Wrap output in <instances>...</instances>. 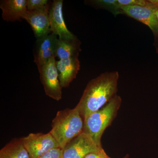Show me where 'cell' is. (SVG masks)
Here are the masks:
<instances>
[{"label": "cell", "instance_id": "7a4b0ae2", "mask_svg": "<svg viewBox=\"0 0 158 158\" xmlns=\"http://www.w3.org/2000/svg\"><path fill=\"white\" fill-rule=\"evenodd\" d=\"M84 120L77 108L65 109L57 112L49 133L63 149L84 131Z\"/></svg>", "mask_w": 158, "mask_h": 158}, {"label": "cell", "instance_id": "ffe728a7", "mask_svg": "<svg viewBox=\"0 0 158 158\" xmlns=\"http://www.w3.org/2000/svg\"><path fill=\"white\" fill-rule=\"evenodd\" d=\"M154 35L153 45L155 48L156 52L158 53V30L153 33Z\"/></svg>", "mask_w": 158, "mask_h": 158}, {"label": "cell", "instance_id": "8fae6325", "mask_svg": "<svg viewBox=\"0 0 158 158\" xmlns=\"http://www.w3.org/2000/svg\"><path fill=\"white\" fill-rule=\"evenodd\" d=\"M79 56L66 59L56 61L57 70L62 88L68 87L74 79L76 78L80 69Z\"/></svg>", "mask_w": 158, "mask_h": 158}, {"label": "cell", "instance_id": "9c48e42d", "mask_svg": "<svg viewBox=\"0 0 158 158\" xmlns=\"http://www.w3.org/2000/svg\"><path fill=\"white\" fill-rule=\"evenodd\" d=\"M150 1L148 6H127L121 8L124 14L147 26L153 33L158 30V22L155 13V5Z\"/></svg>", "mask_w": 158, "mask_h": 158}, {"label": "cell", "instance_id": "7402d4cb", "mask_svg": "<svg viewBox=\"0 0 158 158\" xmlns=\"http://www.w3.org/2000/svg\"><path fill=\"white\" fill-rule=\"evenodd\" d=\"M122 158H130L129 155L128 154H127L126 155L124 156Z\"/></svg>", "mask_w": 158, "mask_h": 158}, {"label": "cell", "instance_id": "ac0fdd59", "mask_svg": "<svg viewBox=\"0 0 158 158\" xmlns=\"http://www.w3.org/2000/svg\"><path fill=\"white\" fill-rule=\"evenodd\" d=\"M38 158H63V149L60 147L53 148Z\"/></svg>", "mask_w": 158, "mask_h": 158}, {"label": "cell", "instance_id": "277c9868", "mask_svg": "<svg viewBox=\"0 0 158 158\" xmlns=\"http://www.w3.org/2000/svg\"><path fill=\"white\" fill-rule=\"evenodd\" d=\"M38 70L45 94L57 101L60 100L62 88L59 81L56 57L50 59Z\"/></svg>", "mask_w": 158, "mask_h": 158}, {"label": "cell", "instance_id": "5b68a950", "mask_svg": "<svg viewBox=\"0 0 158 158\" xmlns=\"http://www.w3.org/2000/svg\"><path fill=\"white\" fill-rule=\"evenodd\" d=\"M21 139L31 158H38L53 148L60 147L49 132L31 133Z\"/></svg>", "mask_w": 158, "mask_h": 158}, {"label": "cell", "instance_id": "5bb4252c", "mask_svg": "<svg viewBox=\"0 0 158 158\" xmlns=\"http://www.w3.org/2000/svg\"><path fill=\"white\" fill-rule=\"evenodd\" d=\"M0 158H31L21 138L11 141L0 150Z\"/></svg>", "mask_w": 158, "mask_h": 158}, {"label": "cell", "instance_id": "30bf717a", "mask_svg": "<svg viewBox=\"0 0 158 158\" xmlns=\"http://www.w3.org/2000/svg\"><path fill=\"white\" fill-rule=\"evenodd\" d=\"M58 37L51 32L37 39L34 62L38 70L52 57H56V43Z\"/></svg>", "mask_w": 158, "mask_h": 158}, {"label": "cell", "instance_id": "44dd1931", "mask_svg": "<svg viewBox=\"0 0 158 158\" xmlns=\"http://www.w3.org/2000/svg\"><path fill=\"white\" fill-rule=\"evenodd\" d=\"M152 2L154 3V4L155 5V13L156 19L157 20L158 22V4L156 2V0H152Z\"/></svg>", "mask_w": 158, "mask_h": 158}, {"label": "cell", "instance_id": "ba28073f", "mask_svg": "<svg viewBox=\"0 0 158 158\" xmlns=\"http://www.w3.org/2000/svg\"><path fill=\"white\" fill-rule=\"evenodd\" d=\"M51 6L48 4L44 8L33 11H27L23 16L31 25L35 37L38 38L51 33L49 11Z\"/></svg>", "mask_w": 158, "mask_h": 158}, {"label": "cell", "instance_id": "e0dca14e", "mask_svg": "<svg viewBox=\"0 0 158 158\" xmlns=\"http://www.w3.org/2000/svg\"><path fill=\"white\" fill-rule=\"evenodd\" d=\"M120 7L127 6H149L151 4L150 1L144 0H117Z\"/></svg>", "mask_w": 158, "mask_h": 158}, {"label": "cell", "instance_id": "52a82bcc", "mask_svg": "<svg viewBox=\"0 0 158 158\" xmlns=\"http://www.w3.org/2000/svg\"><path fill=\"white\" fill-rule=\"evenodd\" d=\"M63 4L62 0H55L51 5L49 15L51 32L60 39H73L76 37L67 28L63 18Z\"/></svg>", "mask_w": 158, "mask_h": 158}, {"label": "cell", "instance_id": "9a60e30c", "mask_svg": "<svg viewBox=\"0 0 158 158\" xmlns=\"http://www.w3.org/2000/svg\"><path fill=\"white\" fill-rule=\"evenodd\" d=\"M88 2L98 9H106L110 11L115 16L124 14L117 0H93Z\"/></svg>", "mask_w": 158, "mask_h": 158}, {"label": "cell", "instance_id": "8992f818", "mask_svg": "<svg viewBox=\"0 0 158 158\" xmlns=\"http://www.w3.org/2000/svg\"><path fill=\"white\" fill-rule=\"evenodd\" d=\"M102 148L96 144L92 138L83 132L74 138L63 149V158H84L90 153Z\"/></svg>", "mask_w": 158, "mask_h": 158}, {"label": "cell", "instance_id": "7c38bea8", "mask_svg": "<svg viewBox=\"0 0 158 158\" xmlns=\"http://www.w3.org/2000/svg\"><path fill=\"white\" fill-rule=\"evenodd\" d=\"M0 8L4 20L19 21L27 11V0H2L0 2Z\"/></svg>", "mask_w": 158, "mask_h": 158}, {"label": "cell", "instance_id": "3957f363", "mask_svg": "<svg viewBox=\"0 0 158 158\" xmlns=\"http://www.w3.org/2000/svg\"><path fill=\"white\" fill-rule=\"evenodd\" d=\"M122 102L120 96L116 95L104 106L84 119L83 132L90 136L96 144L102 145L103 134L116 118Z\"/></svg>", "mask_w": 158, "mask_h": 158}, {"label": "cell", "instance_id": "6da1fadb", "mask_svg": "<svg viewBox=\"0 0 158 158\" xmlns=\"http://www.w3.org/2000/svg\"><path fill=\"white\" fill-rule=\"evenodd\" d=\"M119 73L106 72L88 82L76 106L83 119L113 99L118 90Z\"/></svg>", "mask_w": 158, "mask_h": 158}, {"label": "cell", "instance_id": "4fadbf2b", "mask_svg": "<svg viewBox=\"0 0 158 158\" xmlns=\"http://www.w3.org/2000/svg\"><path fill=\"white\" fill-rule=\"evenodd\" d=\"M81 42L77 37L73 39L58 38L56 47V56L59 59H66L79 56Z\"/></svg>", "mask_w": 158, "mask_h": 158}, {"label": "cell", "instance_id": "2e32d148", "mask_svg": "<svg viewBox=\"0 0 158 158\" xmlns=\"http://www.w3.org/2000/svg\"><path fill=\"white\" fill-rule=\"evenodd\" d=\"M48 0H27L28 11L39 10L44 8L49 4Z\"/></svg>", "mask_w": 158, "mask_h": 158}, {"label": "cell", "instance_id": "d6986e66", "mask_svg": "<svg viewBox=\"0 0 158 158\" xmlns=\"http://www.w3.org/2000/svg\"><path fill=\"white\" fill-rule=\"evenodd\" d=\"M84 158H112L109 156L103 148L96 152L90 153Z\"/></svg>", "mask_w": 158, "mask_h": 158}]
</instances>
